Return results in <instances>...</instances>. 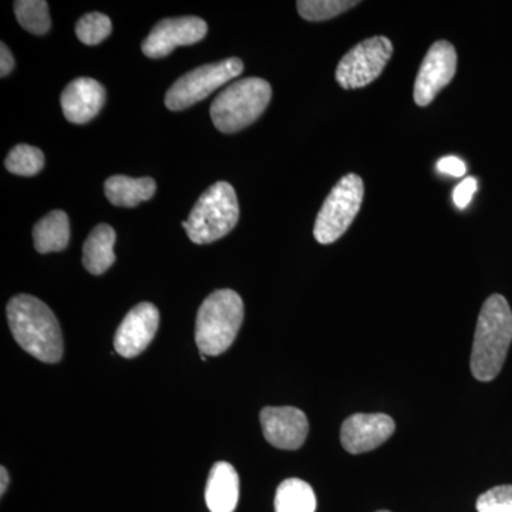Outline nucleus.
Instances as JSON below:
<instances>
[{"instance_id":"obj_24","label":"nucleus","mask_w":512,"mask_h":512,"mask_svg":"<svg viewBox=\"0 0 512 512\" xmlns=\"http://www.w3.org/2000/svg\"><path fill=\"white\" fill-rule=\"evenodd\" d=\"M478 512H512V485H498L481 494L477 500Z\"/></svg>"},{"instance_id":"obj_9","label":"nucleus","mask_w":512,"mask_h":512,"mask_svg":"<svg viewBox=\"0 0 512 512\" xmlns=\"http://www.w3.org/2000/svg\"><path fill=\"white\" fill-rule=\"evenodd\" d=\"M456 72V47L447 40H437L424 56L417 73L414 83V101L417 106L426 107L433 103L437 94L454 79Z\"/></svg>"},{"instance_id":"obj_29","label":"nucleus","mask_w":512,"mask_h":512,"mask_svg":"<svg viewBox=\"0 0 512 512\" xmlns=\"http://www.w3.org/2000/svg\"><path fill=\"white\" fill-rule=\"evenodd\" d=\"M379 512H390V511H379Z\"/></svg>"},{"instance_id":"obj_16","label":"nucleus","mask_w":512,"mask_h":512,"mask_svg":"<svg viewBox=\"0 0 512 512\" xmlns=\"http://www.w3.org/2000/svg\"><path fill=\"white\" fill-rule=\"evenodd\" d=\"M156 190V181L150 177L131 178L126 175H114L104 184L107 200L121 208L137 207L141 202L151 200Z\"/></svg>"},{"instance_id":"obj_23","label":"nucleus","mask_w":512,"mask_h":512,"mask_svg":"<svg viewBox=\"0 0 512 512\" xmlns=\"http://www.w3.org/2000/svg\"><path fill=\"white\" fill-rule=\"evenodd\" d=\"M76 35L84 45H99L111 35V20L103 13H87L77 22Z\"/></svg>"},{"instance_id":"obj_10","label":"nucleus","mask_w":512,"mask_h":512,"mask_svg":"<svg viewBox=\"0 0 512 512\" xmlns=\"http://www.w3.org/2000/svg\"><path fill=\"white\" fill-rule=\"evenodd\" d=\"M205 20L197 16L164 19L146 37L141 49L150 59H161L174 52L175 47L195 45L207 36Z\"/></svg>"},{"instance_id":"obj_2","label":"nucleus","mask_w":512,"mask_h":512,"mask_svg":"<svg viewBox=\"0 0 512 512\" xmlns=\"http://www.w3.org/2000/svg\"><path fill=\"white\" fill-rule=\"evenodd\" d=\"M512 342V312L503 295H491L477 320L471 352V373L480 382L500 375Z\"/></svg>"},{"instance_id":"obj_3","label":"nucleus","mask_w":512,"mask_h":512,"mask_svg":"<svg viewBox=\"0 0 512 512\" xmlns=\"http://www.w3.org/2000/svg\"><path fill=\"white\" fill-rule=\"evenodd\" d=\"M244 322V302L231 289L215 291L202 302L195 323V342L204 356L227 352Z\"/></svg>"},{"instance_id":"obj_17","label":"nucleus","mask_w":512,"mask_h":512,"mask_svg":"<svg viewBox=\"0 0 512 512\" xmlns=\"http://www.w3.org/2000/svg\"><path fill=\"white\" fill-rule=\"evenodd\" d=\"M116 231L107 224L97 225L83 245V265L90 274L101 275L116 262Z\"/></svg>"},{"instance_id":"obj_6","label":"nucleus","mask_w":512,"mask_h":512,"mask_svg":"<svg viewBox=\"0 0 512 512\" xmlns=\"http://www.w3.org/2000/svg\"><path fill=\"white\" fill-rule=\"evenodd\" d=\"M363 195L365 184L357 174L345 175L332 188L313 228V235L319 244H332L348 231L362 207Z\"/></svg>"},{"instance_id":"obj_14","label":"nucleus","mask_w":512,"mask_h":512,"mask_svg":"<svg viewBox=\"0 0 512 512\" xmlns=\"http://www.w3.org/2000/svg\"><path fill=\"white\" fill-rule=\"evenodd\" d=\"M103 84L90 77H80L67 84L63 90L62 109L64 117L74 124H86L93 120L106 103Z\"/></svg>"},{"instance_id":"obj_7","label":"nucleus","mask_w":512,"mask_h":512,"mask_svg":"<svg viewBox=\"0 0 512 512\" xmlns=\"http://www.w3.org/2000/svg\"><path fill=\"white\" fill-rule=\"evenodd\" d=\"M244 72V63L238 57L222 62L205 64L191 70L177 80L165 94V106L171 111H181L194 106L220 87Z\"/></svg>"},{"instance_id":"obj_25","label":"nucleus","mask_w":512,"mask_h":512,"mask_svg":"<svg viewBox=\"0 0 512 512\" xmlns=\"http://www.w3.org/2000/svg\"><path fill=\"white\" fill-rule=\"evenodd\" d=\"M477 188L478 183L474 177H467L466 180L461 181L453 192V201L456 207L460 210L467 208L470 205L471 198L476 194Z\"/></svg>"},{"instance_id":"obj_28","label":"nucleus","mask_w":512,"mask_h":512,"mask_svg":"<svg viewBox=\"0 0 512 512\" xmlns=\"http://www.w3.org/2000/svg\"><path fill=\"white\" fill-rule=\"evenodd\" d=\"M0 477H2V483H0V494L5 495L9 485V474L5 467L0 468Z\"/></svg>"},{"instance_id":"obj_1","label":"nucleus","mask_w":512,"mask_h":512,"mask_svg":"<svg viewBox=\"0 0 512 512\" xmlns=\"http://www.w3.org/2000/svg\"><path fill=\"white\" fill-rule=\"evenodd\" d=\"M6 312L10 332L20 348L43 363L62 360V329L45 302L35 296L18 295L10 299Z\"/></svg>"},{"instance_id":"obj_13","label":"nucleus","mask_w":512,"mask_h":512,"mask_svg":"<svg viewBox=\"0 0 512 512\" xmlns=\"http://www.w3.org/2000/svg\"><path fill=\"white\" fill-rule=\"evenodd\" d=\"M269 444L281 450H298L309 433L306 414L296 407H265L259 414Z\"/></svg>"},{"instance_id":"obj_8","label":"nucleus","mask_w":512,"mask_h":512,"mask_svg":"<svg viewBox=\"0 0 512 512\" xmlns=\"http://www.w3.org/2000/svg\"><path fill=\"white\" fill-rule=\"evenodd\" d=\"M393 52V43L387 37L375 36L363 40L340 60L336 82L345 90L369 86L383 73Z\"/></svg>"},{"instance_id":"obj_21","label":"nucleus","mask_w":512,"mask_h":512,"mask_svg":"<svg viewBox=\"0 0 512 512\" xmlns=\"http://www.w3.org/2000/svg\"><path fill=\"white\" fill-rule=\"evenodd\" d=\"M359 5L357 0H299V15L308 22H325Z\"/></svg>"},{"instance_id":"obj_11","label":"nucleus","mask_w":512,"mask_h":512,"mask_svg":"<svg viewBox=\"0 0 512 512\" xmlns=\"http://www.w3.org/2000/svg\"><path fill=\"white\" fill-rule=\"evenodd\" d=\"M160 312L153 303L141 302L127 313L114 336V349L120 356L131 359L141 355L153 342Z\"/></svg>"},{"instance_id":"obj_5","label":"nucleus","mask_w":512,"mask_h":512,"mask_svg":"<svg viewBox=\"0 0 512 512\" xmlns=\"http://www.w3.org/2000/svg\"><path fill=\"white\" fill-rule=\"evenodd\" d=\"M238 220L237 194L231 184L220 181L201 195L183 227L194 244L204 245L224 238L237 227Z\"/></svg>"},{"instance_id":"obj_12","label":"nucleus","mask_w":512,"mask_h":512,"mask_svg":"<svg viewBox=\"0 0 512 512\" xmlns=\"http://www.w3.org/2000/svg\"><path fill=\"white\" fill-rule=\"evenodd\" d=\"M396 430L392 417L382 413H357L342 424L340 441L350 454H363L382 446Z\"/></svg>"},{"instance_id":"obj_19","label":"nucleus","mask_w":512,"mask_h":512,"mask_svg":"<svg viewBox=\"0 0 512 512\" xmlns=\"http://www.w3.org/2000/svg\"><path fill=\"white\" fill-rule=\"evenodd\" d=\"M316 495L311 485L299 478L279 484L275 495V512H315Z\"/></svg>"},{"instance_id":"obj_26","label":"nucleus","mask_w":512,"mask_h":512,"mask_svg":"<svg viewBox=\"0 0 512 512\" xmlns=\"http://www.w3.org/2000/svg\"><path fill=\"white\" fill-rule=\"evenodd\" d=\"M437 170H439L440 173L451 175V177L460 178L466 174L467 167L460 158L448 156L441 158L439 163H437Z\"/></svg>"},{"instance_id":"obj_4","label":"nucleus","mask_w":512,"mask_h":512,"mask_svg":"<svg viewBox=\"0 0 512 512\" xmlns=\"http://www.w3.org/2000/svg\"><path fill=\"white\" fill-rule=\"evenodd\" d=\"M271 84L248 77L225 87L211 104V119L222 133H237L255 123L271 103Z\"/></svg>"},{"instance_id":"obj_18","label":"nucleus","mask_w":512,"mask_h":512,"mask_svg":"<svg viewBox=\"0 0 512 512\" xmlns=\"http://www.w3.org/2000/svg\"><path fill=\"white\" fill-rule=\"evenodd\" d=\"M33 241L39 254L66 249L70 241V222L66 212L52 211L37 222L33 228Z\"/></svg>"},{"instance_id":"obj_20","label":"nucleus","mask_w":512,"mask_h":512,"mask_svg":"<svg viewBox=\"0 0 512 512\" xmlns=\"http://www.w3.org/2000/svg\"><path fill=\"white\" fill-rule=\"evenodd\" d=\"M15 13L23 29L33 35H45L49 32V5L45 0H19L15 2Z\"/></svg>"},{"instance_id":"obj_15","label":"nucleus","mask_w":512,"mask_h":512,"mask_svg":"<svg viewBox=\"0 0 512 512\" xmlns=\"http://www.w3.org/2000/svg\"><path fill=\"white\" fill-rule=\"evenodd\" d=\"M239 500V477L234 466L218 461L211 468L205 501L211 512H234Z\"/></svg>"},{"instance_id":"obj_27","label":"nucleus","mask_w":512,"mask_h":512,"mask_svg":"<svg viewBox=\"0 0 512 512\" xmlns=\"http://www.w3.org/2000/svg\"><path fill=\"white\" fill-rule=\"evenodd\" d=\"M0 49H2V59H0V76L6 77L12 73V70L15 69V59H13L12 52H10L9 47L2 43L0 45Z\"/></svg>"},{"instance_id":"obj_22","label":"nucleus","mask_w":512,"mask_h":512,"mask_svg":"<svg viewBox=\"0 0 512 512\" xmlns=\"http://www.w3.org/2000/svg\"><path fill=\"white\" fill-rule=\"evenodd\" d=\"M5 165L9 173L22 175V177H33L45 167V156L39 148L28 146V144H19L10 151Z\"/></svg>"}]
</instances>
